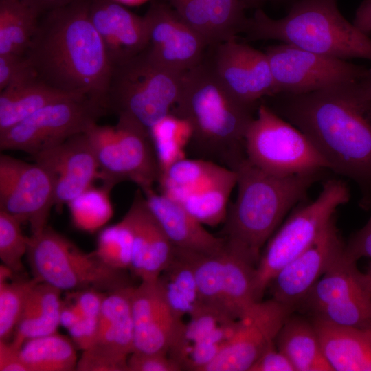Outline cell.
<instances>
[{
	"instance_id": "1",
	"label": "cell",
	"mask_w": 371,
	"mask_h": 371,
	"mask_svg": "<svg viewBox=\"0 0 371 371\" xmlns=\"http://www.w3.org/2000/svg\"><path fill=\"white\" fill-rule=\"evenodd\" d=\"M348 82L300 95H283L280 113L300 129L329 170L354 181L371 206V101Z\"/></svg>"
},
{
	"instance_id": "2",
	"label": "cell",
	"mask_w": 371,
	"mask_h": 371,
	"mask_svg": "<svg viewBox=\"0 0 371 371\" xmlns=\"http://www.w3.org/2000/svg\"><path fill=\"white\" fill-rule=\"evenodd\" d=\"M90 1L77 0L44 12L25 56L48 85L90 98L106 109L112 67L90 19Z\"/></svg>"
},
{
	"instance_id": "3",
	"label": "cell",
	"mask_w": 371,
	"mask_h": 371,
	"mask_svg": "<svg viewBox=\"0 0 371 371\" xmlns=\"http://www.w3.org/2000/svg\"><path fill=\"white\" fill-rule=\"evenodd\" d=\"M173 112L190 130L186 148L193 158L235 170L246 159L245 137L254 109L234 98L205 58L183 76Z\"/></svg>"
},
{
	"instance_id": "4",
	"label": "cell",
	"mask_w": 371,
	"mask_h": 371,
	"mask_svg": "<svg viewBox=\"0 0 371 371\" xmlns=\"http://www.w3.org/2000/svg\"><path fill=\"white\" fill-rule=\"evenodd\" d=\"M237 195L228 207L223 238L257 265L262 248L322 171L278 177L244 159L235 170Z\"/></svg>"
},
{
	"instance_id": "5",
	"label": "cell",
	"mask_w": 371,
	"mask_h": 371,
	"mask_svg": "<svg viewBox=\"0 0 371 371\" xmlns=\"http://www.w3.org/2000/svg\"><path fill=\"white\" fill-rule=\"evenodd\" d=\"M243 33L248 41L276 40L338 59L371 61V38L342 15L336 0H297L278 19L257 8Z\"/></svg>"
},
{
	"instance_id": "6",
	"label": "cell",
	"mask_w": 371,
	"mask_h": 371,
	"mask_svg": "<svg viewBox=\"0 0 371 371\" xmlns=\"http://www.w3.org/2000/svg\"><path fill=\"white\" fill-rule=\"evenodd\" d=\"M184 74L163 66L145 49L112 66L106 92L107 111L131 118L150 131L170 115L179 98Z\"/></svg>"
},
{
	"instance_id": "7",
	"label": "cell",
	"mask_w": 371,
	"mask_h": 371,
	"mask_svg": "<svg viewBox=\"0 0 371 371\" xmlns=\"http://www.w3.org/2000/svg\"><path fill=\"white\" fill-rule=\"evenodd\" d=\"M26 255L32 278L61 291L109 293L133 286L126 270L107 265L48 226L29 237Z\"/></svg>"
},
{
	"instance_id": "8",
	"label": "cell",
	"mask_w": 371,
	"mask_h": 371,
	"mask_svg": "<svg viewBox=\"0 0 371 371\" xmlns=\"http://www.w3.org/2000/svg\"><path fill=\"white\" fill-rule=\"evenodd\" d=\"M345 181L330 179L313 201L295 209L265 244L256 265V291L262 300L276 273L306 250L324 232L337 208L348 202Z\"/></svg>"
},
{
	"instance_id": "9",
	"label": "cell",
	"mask_w": 371,
	"mask_h": 371,
	"mask_svg": "<svg viewBox=\"0 0 371 371\" xmlns=\"http://www.w3.org/2000/svg\"><path fill=\"white\" fill-rule=\"evenodd\" d=\"M99 166L98 179L113 188L122 181L151 189L160 168L148 129L124 116L114 126L94 124L85 132Z\"/></svg>"
},
{
	"instance_id": "10",
	"label": "cell",
	"mask_w": 371,
	"mask_h": 371,
	"mask_svg": "<svg viewBox=\"0 0 371 371\" xmlns=\"http://www.w3.org/2000/svg\"><path fill=\"white\" fill-rule=\"evenodd\" d=\"M245 150L249 162L275 176L329 170L306 135L263 104L247 130Z\"/></svg>"
},
{
	"instance_id": "11",
	"label": "cell",
	"mask_w": 371,
	"mask_h": 371,
	"mask_svg": "<svg viewBox=\"0 0 371 371\" xmlns=\"http://www.w3.org/2000/svg\"><path fill=\"white\" fill-rule=\"evenodd\" d=\"M107 113L98 102L82 95L47 105L0 133V149L21 150L32 157L85 133Z\"/></svg>"
},
{
	"instance_id": "12",
	"label": "cell",
	"mask_w": 371,
	"mask_h": 371,
	"mask_svg": "<svg viewBox=\"0 0 371 371\" xmlns=\"http://www.w3.org/2000/svg\"><path fill=\"white\" fill-rule=\"evenodd\" d=\"M344 253L319 278L297 311L311 319L371 329V288Z\"/></svg>"
},
{
	"instance_id": "13",
	"label": "cell",
	"mask_w": 371,
	"mask_h": 371,
	"mask_svg": "<svg viewBox=\"0 0 371 371\" xmlns=\"http://www.w3.org/2000/svg\"><path fill=\"white\" fill-rule=\"evenodd\" d=\"M265 52L276 95H300L339 83L359 81L369 70L287 43L269 46Z\"/></svg>"
},
{
	"instance_id": "14",
	"label": "cell",
	"mask_w": 371,
	"mask_h": 371,
	"mask_svg": "<svg viewBox=\"0 0 371 371\" xmlns=\"http://www.w3.org/2000/svg\"><path fill=\"white\" fill-rule=\"evenodd\" d=\"M54 203V179L45 167L1 154L0 210L27 223L35 234L47 226Z\"/></svg>"
},
{
	"instance_id": "15",
	"label": "cell",
	"mask_w": 371,
	"mask_h": 371,
	"mask_svg": "<svg viewBox=\"0 0 371 371\" xmlns=\"http://www.w3.org/2000/svg\"><path fill=\"white\" fill-rule=\"evenodd\" d=\"M134 350L168 354L182 364L186 327L159 280L141 281L131 295Z\"/></svg>"
},
{
	"instance_id": "16",
	"label": "cell",
	"mask_w": 371,
	"mask_h": 371,
	"mask_svg": "<svg viewBox=\"0 0 371 371\" xmlns=\"http://www.w3.org/2000/svg\"><path fill=\"white\" fill-rule=\"evenodd\" d=\"M134 286L106 294L98 317L92 344L78 361L79 371H128V359L134 350L131 295Z\"/></svg>"
},
{
	"instance_id": "17",
	"label": "cell",
	"mask_w": 371,
	"mask_h": 371,
	"mask_svg": "<svg viewBox=\"0 0 371 371\" xmlns=\"http://www.w3.org/2000/svg\"><path fill=\"white\" fill-rule=\"evenodd\" d=\"M293 312L273 298L257 302L201 371H249Z\"/></svg>"
},
{
	"instance_id": "18",
	"label": "cell",
	"mask_w": 371,
	"mask_h": 371,
	"mask_svg": "<svg viewBox=\"0 0 371 371\" xmlns=\"http://www.w3.org/2000/svg\"><path fill=\"white\" fill-rule=\"evenodd\" d=\"M211 48L208 60L225 88L242 104L255 109L262 97L276 95L265 52L232 39Z\"/></svg>"
},
{
	"instance_id": "19",
	"label": "cell",
	"mask_w": 371,
	"mask_h": 371,
	"mask_svg": "<svg viewBox=\"0 0 371 371\" xmlns=\"http://www.w3.org/2000/svg\"><path fill=\"white\" fill-rule=\"evenodd\" d=\"M143 16L148 34L146 50L156 61L184 74L203 60L208 45L168 3L153 1Z\"/></svg>"
},
{
	"instance_id": "20",
	"label": "cell",
	"mask_w": 371,
	"mask_h": 371,
	"mask_svg": "<svg viewBox=\"0 0 371 371\" xmlns=\"http://www.w3.org/2000/svg\"><path fill=\"white\" fill-rule=\"evenodd\" d=\"M345 245L334 218L306 250L273 277L268 286L271 298L296 312L316 282L343 254Z\"/></svg>"
},
{
	"instance_id": "21",
	"label": "cell",
	"mask_w": 371,
	"mask_h": 371,
	"mask_svg": "<svg viewBox=\"0 0 371 371\" xmlns=\"http://www.w3.org/2000/svg\"><path fill=\"white\" fill-rule=\"evenodd\" d=\"M32 157L52 175L57 210L91 186L99 177L98 163L85 133Z\"/></svg>"
},
{
	"instance_id": "22",
	"label": "cell",
	"mask_w": 371,
	"mask_h": 371,
	"mask_svg": "<svg viewBox=\"0 0 371 371\" xmlns=\"http://www.w3.org/2000/svg\"><path fill=\"white\" fill-rule=\"evenodd\" d=\"M123 218L133 235L130 270L141 281L157 280L172 261L175 247L150 211L139 188Z\"/></svg>"
},
{
	"instance_id": "23",
	"label": "cell",
	"mask_w": 371,
	"mask_h": 371,
	"mask_svg": "<svg viewBox=\"0 0 371 371\" xmlns=\"http://www.w3.org/2000/svg\"><path fill=\"white\" fill-rule=\"evenodd\" d=\"M89 13L111 67L146 48L148 34L144 16L135 14L114 0H91Z\"/></svg>"
},
{
	"instance_id": "24",
	"label": "cell",
	"mask_w": 371,
	"mask_h": 371,
	"mask_svg": "<svg viewBox=\"0 0 371 371\" xmlns=\"http://www.w3.org/2000/svg\"><path fill=\"white\" fill-rule=\"evenodd\" d=\"M210 47L236 39L247 18L239 0H166Z\"/></svg>"
},
{
	"instance_id": "25",
	"label": "cell",
	"mask_w": 371,
	"mask_h": 371,
	"mask_svg": "<svg viewBox=\"0 0 371 371\" xmlns=\"http://www.w3.org/2000/svg\"><path fill=\"white\" fill-rule=\"evenodd\" d=\"M147 204L175 248L204 254H216L225 239L209 232L180 203L156 192L142 191Z\"/></svg>"
},
{
	"instance_id": "26",
	"label": "cell",
	"mask_w": 371,
	"mask_h": 371,
	"mask_svg": "<svg viewBox=\"0 0 371 371\" xmlns=\"http://www.w3.org/2000/svg\"><path fill=\"white\" fill-rule=\"evenodd\" d=\"M310 319L333 371H371L370 328Z\"/></svg>"
},
{
	"instance_id": "27",
	"label": "cell",
	"mask_w": 371,
	"mask_h": 371,
	"mask_svg": "<svg viewBox=\"0 0 371 371\" xmlns=\"http://www.w3.org/2000/svg\"><path fill=\"white\" fill-rule=\"evenodd\" d=\"M76 95L48 85L33 70L0 90V133L47 105Z\"/></svg>"
},
{
	"instance_id": "28",
	"label": "cell",
	"mask_w": 371,
	"mask_h": 371,
	"mask_svg": "<svg viewBox=\"0 0 371 371\" xmlns=\"http://www.w3.org/2000/svg\"><path fill=\"white\" fill-rule=\"evenodd\" d=\"M225 314L238 320L260 302L256 291V264L225 240L222 251Z\"/></svg>"
},
{
	"instance_id": "29",
	"label": "cell",
	"mask_w": 371,
	"mask_h": 371,
	"mask_svg": "<svg viewBox=\"0 0 371 371\" xmlns=\"http://www.w3.org/2000/svg\"><path fill=\"white\" fill-rule=\"evenodd\" d=\"M275 343L295 371H333L324 354L312 320L291 313L279 330Z\"/></svg>"
},
{
	"instance_id": "30",
	"label": "cell",
	"mask_w": 371,
	"mask_h": 371,
	"mask_svg": "<svg viewBox=\"0 0 371 371\" xmlns=\"http://www.w3.org/2000/svg\"><path fill=\"white\" fill-rule=\"evenodd\" d=\"M63 291L37 282L30 292L11 342L17 348L28 339L57 332L63 305Z\"/></svg>"
},
{
	"instance_id": "31",
	"label": "cell",
	"mask_w": 371,
	"mask_h": 371,
	"mask_svg": "<svg viewBox=\"0 0 371 371\" xmlns=\"http://www.w3.org/2000/svg\"><path fill=\"white\" fill-rule=\"evenodd\" d=\"M42 14L30 0H0V55L25 54Z\"/></svg>"
},
{
	"instance_id": "32",
	"label": "cell",
	"mask_w": 371,
	"mask_h": 371,
	"mask_svg": "<svg viewBox=\"0 0 371 371\" xmlns=\"http://www.w3.org/2000/svg\"><path fill=\"white\" fill-rule=\"evenodd\" d=\"M224 168L210 161L185 157L161 173L158 181L161 193L182 203L206 186Z\"/></svg>"
},
{
	"instance_id": "33",
	"label": "cell",
	"mask_w": 371,
	"mask_h": 371,
	"mask_svg": "<svg viewBox=\"0 0 371 371\" xmlns=\"http://www.w3.org/2000/svg\"><path fill=\"white\" fill-rule=\"evenodd\" d=\"M20 352L28 371L76 370V346L57 332L27 340Z\"/></svg>"
},
{
	"instance_id": "34",
	"label": "cell",
	"mask_w": 371,
	"mask_h": 371,
	"mask_svg": "<svg viewBox=\"0 0 371 371\" xmlns=\"http://www.w3.org/2000/svg\"><path fill=\"white\" fill-rule=\"evenodd\" d=\"M236 183V171L225 167L206 186L181 204L203 225L216 226L225 219L229 198Z\"/></svg>"
},
{
	"instance_id": "35",
	"label": "cell",
	"mask_w": 371,
	"mask_h": 371,
	"mask_svg": "<svg viewBox=\"0 0 371 371\" xmlns=\"http://www.w3.org/2000/svg\"><path fill=\"white\" fill-rule=\"evenodd\" d=\"M158 280L169 304L180 317L186 314L190 316L202 306L191 266L177 249Z\"/></svg>"
},
{
	"instance_id": "36",
	"label": "cell",
	"mask_w": 371,
	"mask_h": 371,
	"mask_svg": "<svg viewBox=\"0 0 371 371\" xmlns=\"http://www.w3.org/2000/svg\"><path fill=\"white\" fill-rule=\"evenodd\" d=\"M177 249L191 266L202 305L227 316L223 307V248L216 254Z\"/></svg>"
},
{
	"instance_id": "37",
	"label": "cell",
	"mask_w": 371,
	"mask_h": 371,
	"mask_svg": "<svg viewBox=\"0 0 371 371\" xmlns=\"http://www.w3.org/2000/svg\"><path fill=\"white\" fill-rule=\"evenodd\" d=\"M113 188L93 185L68 203L71 222L80 231L93 233L104 227L113 215L110 199Z\"/></svg>"
},
{
	"instance_id": "38",
	"label": "cell",
	"mask_w": 371,
	"mask_h": 371,
	"mask_svg": "<svg viewBox=\"0 0 371 371\" xmlns=\"http://www.w3.org/2000/svg\"><path fill=\"white\" fill-rule=\"evenodd\" d=\"M95 253L107 265L121 270L131 269L133 257V235L127 222L117 223L100 231Z\"/></svg>"
},
{
	"instance_id": "39",
	"label": "cell",
	"mask_w": 371,
	"mask_h": 371,
	"mask_svg": "<svg viewBox=\"0 0 371 371\" xmlns=\"http://www.w3.org/2000/svg\"><path fill=\"white\" fill-rule=\"evenodd\" d=\"M0 281V339L13 336L26 299L38 282L36 279Z\"/></svg>"
},
{
	"instance_id": "40",
	"label": "cell",
	"mask_w": 371,
	"mask_h": 371,
	"mask_svg": "<svg viewBox=\"0 0 371 371\" xmlns=\"http://www.w3.org/2000/svg\"><path fill=\"white\" fill-rule=\"evenodd\" d=\"M21 224L14 216L0 210V258L15 273L23 271V258L28 249L29 237L23 235Z\"/></svg>"
},
{
	"instance_id": "41",
	"label": "cell",
	"mask_w": 371,
	"mask_h": 371,
	"mask_svg": "<svg viewBox=\"0 0 371 371\" xmlns=\"http://www.w3.org/2000/svg\"><path fill=\"white\" fill-rule=\"evenodd\" d=\"M128 371H179L183 366L168 354L133 352L128 359Z\"/></svg>"
},
{
	"instance_id": "42",
	"label": "cell",
	"mask_w": 371,
	"mask_h": 371,
	"mask_svg": "<svg viewBox=\"0 0 371 371\" xmlns=\"http://www.w3.org/2000/svg\"><path fill=\"white\" fill-rule=\"evenodd\" d=\"M67 299L75 306L82 319L99 317L103 301L108 293L95 289L66 292Z\"/></svg>"
},
{
	"instance_id": "43",
	"label": "cell",
	"mask_w": 371,
	"mask_h": 371,
	"mask_svg": "<svg viewBox=\"0 0 371 371\" xmlns=\"http://www.w3.org/2000/svg\"><path fill=\"white\" fill-rule=\"evenodd\" d=\"M32 71L25 54L0 55V90Z\"/></svg>"
},
{
	"instance_id": "44",
	"label": "cell",
	"mask_w": 371,
	"mask_h": 371,
	"mask_svg": "<svg viewBox=\"0 0 371 371\" xmlns=\"http://www.w3.org/2000/svg\"><path fill=\"white\" fill-rule=\"evenodd\" d=\"M249 371H295L288 357L271 344L257 359Z\"/></svg>"
},
{
	"instance_id": "45",
	"label": "cell",
	"mask_w": 371,
	"mask_h": 371,
	"mask_svg": "<svg viewBox=\"0 0 371 371\" xmlns=\"http://www.w3.org/2000/svg\"><path fill=\"white\" fill-rule=\"evenodd\" d=\"M344 253L355 261L363 257L371 258V216L366 224L350 237Z\"/></svg>"
},
{
	"instance_id": "46",
	"label": "cell",
	"mask_w": 371,
	"mask_h": 371,
	"mask_svg": "<svg viewBox=\"0 0 371 371\" xmlns=\"http://www.w3.org/2000/svg\"><path fill=\"white\" fill-rule=\"evenodd\" d=\"M98 324V317L83 318L68 330L77 348L83 351L92 344L97 334Z\"/></svg>"
},
{
	"instance_id": "47",
	"label": "cell",
	"mask_w": 371,
	"mask_h": 371,
	"mask_svg": "<svg viewBox=\"0 0 371 371\" xmlns=\"http://www.w3.org/2000/svg\"><path fill=\"white\" fill-rule=\"evenodd\" d=\"M0 370L28 371L22 359L20 348L11 341L0 339Z\"/></svg>"
},
{
	"instance_id": "48",
	"label": "cell",
	"mask_w": 371,
	"mask_h": 371,
	"mask_svg": "<svg viewBox=\"0 0 371 371\" xmlns=\"http://www.w3.org/2000/svg\"><path fill=\"white\" fill-rule=\"evenodd\" d=\"M81 319L80 313L71 301L67 299L66 302L63 301L60 317V325L69 330Z\"/></svg>"
},
{
	"instance_id": "49",
	"label": "cell",
	"mask_w": 371,
	"mask_h": 371,
	"mask_svg": "<svg viewBox=\"0 0 371 371\" xmlns=\"http://www.w3.org/2000/svg\"><path fill=\"white\" fill-rule=\"evenodd\" d=\"M43 14L47 11L67 5L77 0H30Z\"/></svg>"
},
{
	"instance_id": "50",
	"label": "cell",
	"mask_w": 371,
	"mask_h": 371,
	"mask_svg": "<svg viewBox=\"0 0 371 371\" xmlns=\"http://www.w3.org/2000/svg\"><path fill=\"white\" fill-rule=\"evenodd\" d=\"M358 83L363 95L371 101V69H369L368 74Z\"/></svg>"
},
{
	"instance_id": "51",
	"label": "cell",
	"mask_w": 371,
	"mask_h": 371,
	"mask_svg": "<svg viewBox=\"0 0 371 371\" xmlns=\"http://www.w3.org/2000/svg\"><path fill=\"white\" fill-rule=\"evenodd\" d=\"M239 1L245 6V8H256L257 9V8H260V6L267 0H239Z\"/></svg>"
},
{
	"instance_id": "52",
	"label": "cell",
	"mask_w": 371,
	"mask_h": 371,
	"mask_svg": "<svg viewBox=\"0 0 371 371\" xmlns=\"http://www.w3.org/2000/svg\"><path fill=\"white\" fill-rule=\"evenodd\" d=\"M124 5L135 6L141 5L148 0H114Z\"/></svg>"
},
{
	"instance_id": "53",
	"label": "cell",
	"mask_w": 371,
	"mask_h": 371,
	"mask_svg": "<svg viewBox=\"0 0 371 371\" xmlns=\"http://www.w3.org/2000/svg\"><path fill=\"white\" fill-rule=\"evenodd\" d=\"M366 277L368 282V284L371 288V263L369 265L366 272L365 273Z\"/></svg>"
}]
</instances>
